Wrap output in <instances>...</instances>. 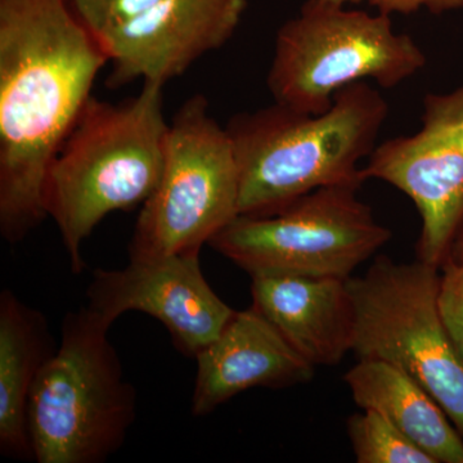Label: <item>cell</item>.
<instances>
[{
  "mask_svg": "<svg viewBox=\"0 0 463 463\" xmlns=\"http://www.w3.org/2000/svg\"><path fill=\"white\" fill-rule=\"evenodd\" d=\"M194 358L197 374L191 410L196 417L246 390L289 388L315 377V365L254 307L234 313L219 336Z\"/></svg>",
  "mask_w": 463,
  "mask_h": 463,
  "instance_id": "obj_12",
  "label": "cell"
},
{
  "mask_svg": "<svg viewBox=\"0 0 463 463\" xmlns=\"http://www.w3.org/2000/svg\"><path fill=\"white\" fill-rule=\"evenodd\" d=\"M108 56L69 0H0V233L47 218L44 184Z\"/></svg>",
  "mask_w": 463,
  "mask_h": 463,
  "instance_id": "obj_1",
  "label": "cell"
},
{
  "mask_svg": "<svg viewBox=\"0 0 463 463\" xmlns=\"http://www.w3.org/2000/svg\"><path fill=\"white\" fill-rule=\"evenodd\" d=\"M252 306L310 364L335 365L352 352L355 313L347 279L252 274Z\"/></svg>",
  "mask_w": 463,
  "mask_h": 463,
  "instance_id": "obj_13",
  "label": "cell"
},
{
  "mask_svg": "<svg viewBox=\"0 0 463 463\" xmlns=\"http://www.w3.org/2000/svg\"><path fill=\"white\" fill-rule=\"evenodd\" d=\"M347 435L358 463H437L374 411L353 414L347 420Z\"/></svg>",
  "mask_w": 463,
  "mask_h": 463,
  "instance_id": "obj_16",
  "label": "cell"
},
{
  "mask_svg": "<svg viewBox=\"0 0 463 463\" xmlns=\"http://www.w3.org/2000/svg\"><path fill=\"white\" fill-rule=\"evenodd\" d=\"M388 102L365 81L335 94L323 114L274 102L225 125L239 170L240 215L272 213L331 185L362 187L361 161L376 147Z\"/></svg>",
  "mask_w": 463,
  "mask_h": 463,
  "instance_id": "obj_2",
  "label": "cell"
},
{
  "mask_svg": "<svg viewBox=\"0 0 463 463\" xmlns=\"http://www.w3.org/2000/svg\"><path fill=\"white\" fill-rule=\"evenodd\" d=\"M439 307L450 336L463 355V261L447 259L441 265Z\"/></svg>",
  "mask_w": 463,
  "mask_h": 463,
  "instance_id": "obj_18",
  "label": "cell"
},
{
  "mask_svg": "<svg viewBox=\"0 0 463 463\" xmlns=\"http://www.w3.org/2000/svg\"><path fill=\"white\" fill-rule=\"evenodd\" d=\"M440 268L417 259H374L349 277L354 304L352 352L402 368L430 392L463 438V355L439 307Z\"/></svg>",
  "mask_w": 463,
  "mask_h": 463,
  "instance_id": "obj_6",
  "label": "cell"
},
{
  "mask_svg": "<svg viewBox=\"0 0 463 463\" xmlns=\"http://www.w3.org/2000/svg\"><path fill=\"white\" fill-rule=\"evenodd\" d=\"M323 2L332 3V5H359L362 2H367L368 5L379 9L380 14H412L414 12L425 8V0H323Z\"/></svg>",
  "mask_w": 463,
  "mask_h": 463,
  "instance_id": "obj_19",
  "label": "cell"
},
{
  "mask_svg": "<svg viewBox=\"0 0 463 463\" xmlns=\"http://www.w3.org/2000/svg\"><path fill=\"white\" fill-rule=\"evenodd\" d=\"M425 8L434 14H446L463 9V0H425Z\"/></svg>",
  "mask_w": 463,
  "mask_h": 463,
  "instance_id": "obj_20",
  "label": "cell"
},
{
  "mask_svg": "<svg viewBox=\"0 0 463 463\" xmlns=\"http://www.w3.org/2000/svg\"><path fill=\"white\" fill-rule=\"evenodd\" d=\"M239 170L230 137L194 94L170 121L165 165L143 203L129 260L200 254L240 215Z\"/></svg>",
  "mask_w": 463,
  "mask_h": 463,
  "instance_id": "obj_7",
  "label": "cell"
},
{
  "mask_svg": "<svg viewBox=\"0 0 463 463\" xmlns=\"http://www.w3.org/2000/svg\"><path fill=\"white\" fill-rule=\"evenodd\" d=\"M448 259H452L455 261H463V230L458 234V237H457L455 245H453L452 251H450Z\"/></svg>",
  "mask_w": 463,
  "mask_h": 463,
  "instance_id": "obj_21",
  "label": "cell"
},
{
  "mask_svg": "<svg viewBox=\"0 0 463 463\" xmlns=\"http://www.w3.org/2000/svg\"><path fill=\"white\" fill-rule=\"evenodd\" d=\"M48 323L9 289L0 294V450L33 458L27 407L36 377L53 355Z\"/></svg>",
  "mask_w": 463,
  "mask_h": 463,
  "instance_id": "obj_15",
  "label": "cell"
},
{
  "mask_svg": "<svg viewBox=\"0 0 463 463\" xmlns=\"http://www.w3.org/2000/svg\"><path fill=\"white\" fill-rule=\"evenodd\" d=\"M87 298L88 307L111 323L130 310L154 317L188 356L214 341L236 313L210 288L200 254L129 260L123 269L96 270Z\"/></svg>",
  "mask_w": 463,
  "mask_h": 463,
  "instance_id": "obj_10",
  "label": "cell"
},
{
  "mask_svg": "<svg viewBox=\"0 0 463 463\" xmlns=\"http://www.w3.org/2000/svg\"><path fill=\"white\" fill-rule=\"evenodd\" d=\"M359 187L331 185L268 214L239 215L209 246L252 274L349 279L392 239L358 197Z\"/></svg>",
  "mask_w": 463,
  "mask_h": 463,
  "instance_id": "obj_8",
  "label": "cell"
},
{
  "mask_svg": "<svg viewBox=\"0 0 463 463\" xmlns=\"http://www.w3.org/2000/svg\"><path fill=\"white\" fill-rule=\"evenodd\" d=\"M248 0H160L99 41L111 63L108 87L142 79L164 85L239 29Z\"/></svg>",
  "mask_w": 463,
  "mask_h": 463,
  "instance_id": "obj_11",
  "label": "cell"
},
{
  "mask_svg": "<svg viewBox=\"0 0 463 463\" xmlns=\"http://www.w3.org/2000/svg\"><path fill=\"white\" fill-rule=\"evenodd\" d=\"M425 65L420 45L388 14L307 0L277 33L267 83L274 102L319 115L347 85L371 79L394 88Z\"/></svg>",
  "mask_w": 463,
  "mask_h": 463,
  "instance_id": "obj_5",
  "label": "cell"
},
{
  "mask_svg": "<svg viewBox=\"0 0 463 463\" xmlns=\"http://www.w3.org/2000/svg\"><path fill=\"white\" fill-rule=\"evenodd\" d=\"M72 11L97 39L154 7L160 0H69Z\"/></svg>",
  "mask_w": 463,
  "mask_h": 463,
  "instance_id": "obj_17",
  "label": "cell"
},
{
  "mask_svg": "<svg viewBox=\"0 0 463 463\" xmlns=\"http://www.w3.org/2000/svg\"><path fill=\"white\" fill-rule=\"evenodd\" d=\"M111 326L90 307L65 317L60 346L36 377L27 407L36 462L102 463L123 446L137 392L109 339Z\"/></svg>",
  "mask_w": 463,
  "mask_h": 463,
  "instance_id": "obj_4",
  "label": "cell"
},
{
  "mask_svg": "<svg viewBox=\"0 0 463 463\" xmlns=\"http://www.w3.org/2000/svg\"><path fill=\"white\" fill-rule=\"evenodd\" d=\"M362 410L385 417L437 463H463V438L430 392L397 365L358 359L344 376Z\"/></svg>",
  "mask_w": 463,
  "mask_h": 463,
  "instance_id": "obj_14",
  "label": "cell"
},
{
  "mask_svg": "<svg viewBox=\"0 0 463 463\" xmlns=\"http://www.w3.org/2000/svg\"><path fill=\"white\" fill-rule=\"evenodd\" d=\"M422 127L374 147L362 176L394 185L421 216L417 259L440 268L463 230V84L423 99Z\"/></svg>",
  "mask_w": 463,
  "mask_h": 463,
  "instance_id": "obj_9",
  "label": "cell"
},
{
  "mask_svg": "<svg viewBox=\"0 0 463 463\" xmlns=\"http://www.w3.org/2000/svg\"><path fill=\"white\" fill-rule=\"evenodd\" d=\"M164 85L143 81L132 99H94L84 106L52 161L44 209L62 237L72 272L84 268L81 246L111 213L145 203L165 165L170 123Z\"/></svg>",
  "mask_w": 463,
  "mask_h": 463,
  "instance_id": "obj_3",
  "label": "cell"
}]
</instances>
